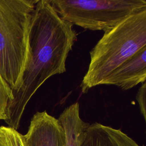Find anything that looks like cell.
<instances>
[{"instance_id":"3957f363","label":"cell","mask_w":146,"mask_h":146,"mask_svg":"<svg viewBox=\"0 0 146 146\" xmlns=\"http://www.w3.org/2000/svg\"><path fill=\"white\" fill-rule=\"evenodd\" d=\"M38 1L0 0V74L13 92L22 84L31 17Z\"/></svg>"},{"instance_id":"30bf717a","label":"cell","mask_w":146,"mask_h":146,"mask_svg":"<svg viewBox=\"0 0 146 146\" xmlns=\"http://www.w3.org/2000/svg\"><path fill=\"white\" fill-rule=\"evenodd\" d=\"M13 99L11 88L0 74V120L6 119L7 107Z\"/></svg>"},{"instance_id":"7a4b0ae2","label":"cell","mask_w":146,"mask_h":146,"mask_svg":"<svg viewBox=\"0 0 146 146\" xmlns=\"http://www.w3.org/2000/svg\"><path fill=\"white\" fill-rule=\"evenodd\" d=\"M146 46V9L127 17L104 31L90 51V62L83 77V93L100 84L120 65Z\"/></svg>"},{"instance_id":"ba28073f","label":"cell","mask_w":146,"mask_h":146,"mask_svg":"<svg viewBox=\"0 0 146 146\" xmlns=\"http://www.w3.org/2000/svg\"><path fill=\"white\" fill-rule=\"evenodd\" d=\"M64 135V146H81L89 123L79 115V104L75 103L66 108L58 119Z\"/></svg>"},{"instance_id":"9c48e42d","label":"cell","mask_w":146,"mask_h":146,"mask_svg":"<svg viewBox=\"0 0 146 146\" xmlns=\"http://www.w3.org/2000/svg\"><path fill=\"white\" fill-rule=\"evenodd\" d=\"M0 143L2 146H25L22 135L8 126L0 127Z\"/></svg>"},{"instance_id":"6da1fadb","label":"cell","mask_w":146,"mask_h":146,"mask_svg":"<svg viewBox=\"0 0 146 146\" xmlns=\"http://www.w3.org/2000/svg\"><path fill=\"white\" fill-rule=\"evenodd\" d=\"M73 25L62 19L48 0H38L33 11L29 34V54L20 88L9 104L8 127L17 130L29 100L49 78L66 71V62L77 39Z\"/></svg>"},{"instance_id":"7c38bea8","label":"cell","mask_w":146,"mask_h":146,"mask_svg":"<svg viewBox=\"0 0 146 146\" xmlns=\"http://www.w3.org/2000/svg\"><path fill=\"white\" fill-rule=\"evenodd\" d=\"M0 146H2V145H1V143H0Z\"/></svg>"},{"instance_id":"8fae6325","label":"cell","mask_w":146,"mask_h":146,"mask_svg":"<svg viewBox=\"0 0 146 146\" xmlns=\"http://www.w3.org/2000/svg\"><path fill=\"white\" fill-rule=\"evenodd\" d=\"M136 99L139 104V107L141 115L144 120H146V83H143L138 90Z\"/></svg>"},{"instance_id":"277c9868","label":"cell","mask_w":146,"mask_h":146,"mask_svg":"<svg viewBox=\"0 0 146 146\" xmlns=\"http://www.w3.org/2000/svg\"><path fill=\"white\" fill-rule=\"evenodd\" d=\"M63 20L90 30L113 27L127 17L146 9L145 0H48Z\"/></svg>"},{"instance_id":"5b68a950","label":"cell","mask_w":146,"mask_h":146,"mask_svg":"<svg viewBox=\"0 0 146 146\" xmlns=\"http://www.w3.org/2000/svg\"><path fill=\"white\" fill-rule=\"evenodd\" d=\"M22 137L25 146H64V132L60 123L46 111L33 115L27 132Z\"/></svg>"},{"instance_id":"8992f818","label":"cell","mask_w":146,"mask_h":146,"mask_svg":"<svg viewBox=\"0 0 146 146\" xmlns=\"http://www.w3.org/2000/svg\"><path fill=\"white\" fill-rule=\"evenodd\" d=\"M146 79V46L116 68L103 83L123 90L131 89Z\"/></svg>"},{"instance_id":"52a82bcc","label":"cell","mask_w":146,"mask_h":146,"mask_svg":"<svg viewBox=\"0 0 146 146\" xmlns=\"http://www.w3.org/2000/svg\"><path fill=\"white\" fill-rule=\"evenodd\" d=\"M81 146H140L120 129L94 123L85 131Z\"/></svg>"}]
</instances>
